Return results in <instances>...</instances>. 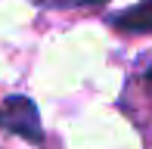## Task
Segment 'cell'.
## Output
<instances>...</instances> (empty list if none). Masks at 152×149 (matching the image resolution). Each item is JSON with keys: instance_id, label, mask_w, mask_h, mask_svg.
<instances>
[{"instance_id": "obj_1", "label": "cell", "mask_w": 152, "mask_h": 149, "mask_svg": "<svg viewBox=\"0 0 152 149\" xmlns=\"http://www.w3.org/2000/svg\"><path fill=\"white\" fill-rule=\"evenodd\" d=\"M0 131L12 134V137H22V140H28L34 146L47 143L37 106H34L28 96H6L3 103H0Z\"/></svg>"}, {"instance_id": "obj_2", "label": "cell", "mask_w": 152, "mask_h": 149, "mask_svg": "<svg viewBox=\"0 0 152 149\" xmlns=\"http://www.w3.org/2000/svg\"><path fill=\"white\" fill-rule=\"evenodd\" d=\"M106 22L118 31H127V34H149L152 31V0H140L127 9L109 12Z\"/></svg>"}, {"instance_id": "obj_3", "label": "cell", "mask_w": 152, "mask_h": 149, "mask_svg": "<svg viewBox=\"0 0 152 149\" xmlns=\"http://www.w3.org/2000/svg\"><path fill=\"white\" fill-rule=\"evenodd\" d=\"M37 6H47V9H81V6H99L106 0H31Z\"/></svg>"}, {"instance_id": "obj_4", "label": "cell", "mask_w": 152, "mask_h": 149, "mask_svg": "<svg viewBox=\"0 0 152 149\" xmlns=\"http://www.w3.org/2000/svg\"><path fill=\"white\" fill-rule=\"evenodd\" d=\"M146 81H149V84H152V65H149V69H146Z\"/></svg>"}]
</instances>
